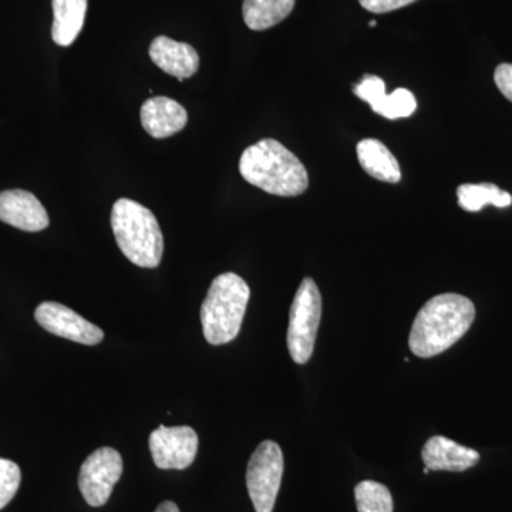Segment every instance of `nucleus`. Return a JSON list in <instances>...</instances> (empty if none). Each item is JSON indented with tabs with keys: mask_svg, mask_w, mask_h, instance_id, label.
I'll list each match as a JSON object with an SVG mask.
<instances>
[{
	"mask_svg": "<svg viewBox=\"0 0 512 512\" xmlns=\"http://www.w3.org/2000/svg\"><path fill=\"white\" fill-rule=\"evenodd\" d=\"M22 473L18 464L0 458V510L6 507L18 493Z\"/></svg>",
	"mask_w": 512,
	"mask_h": 512,
	"instance_id": "nucleus-20",
	"label": "nucleus"
},
{
	"mask_svg": "<svg viewBox=\"0 0 512 512\" xmlns=\"http://www.w3.org/2000/svg\"><path fill=\"white\" fill-rule=\"evenodd\" d=\"M353 93H355V96L359 97L360 100L372 104L386 93V84H384L380 77L366 74L362 82L357 83L356 86L353 87Z\"/></svg>",
	"mask_w": 512,
	"mask_h": 512,
	"instance_id": "nucleus-21",
	"label": "nucleus"
},
{
	"mask_svg": "<svg viewBox=\"0 0 512 512\" xmlns=\"http://www.w3.org/2000/svg\"><path fill=\"white\" fill-rule=\"evenodd\" d=\"M320 316H322V296L312 278H305L293 298L289 313L288 349L293 362L305 365L315 349Z\"/></svg>",
	"mask_w": 512,
	"mask_h": 512,
	"instance_id": "nucleus-5",
	"label": "nucleus"
},
{
	"mask_svg": "<svg viewBox=\"0 0 512 512\" xmlns=\"http://www.w3.org/2000/svg\"><path fill=\"white\" fill-rule=\"evenodd\" d=\"M140 117L144 130L158 140L180 133L188 121L187 110L178 101L163 96L144 101Z\"/></svg>",
	"mask_w": 512,
	"mask_h": 512,
	"instance_id": "nucleus-12",
	"label": "nucleus"
},
{
	"mask_svg": "<svg viewBox=\"0 0 512 512\" xmlns=\"http://www.w3.org/2000/svg\"><path fill=\"white\" fill-rule=\"evenodd\" d=\"M0 221L26 232L43 231L50 222L42 202L23 190L0 192Z\"/></svg>",
	"mask_w": 512,
	"mask_h": 512,
	"instance_id": "nucleus-10",
	"label": "nucleus"
},
{
	"mask_svg": "<svg viewBox=\"0 0 512 512\" xmlns=\"http://www.w3.org/2000/svg\"><path fill=\"white\" fill-rule=\"evenodd\" d=\"M494 80L498 90L503 93L505 99L510 100L512 103V64H500L495 69Z\"/></svg>",
	"mask_w": 512,
	"mask_h": 512,
	"instance_id": "nucleus-23",
	"label": "nucleus"
},
{
	"mask_svg": "<svg viewBox=\"0 0 512 512\" xmlns=\"http://www.w3.org/2000/svg\"><path fill=\"white\" fill-rule=\"evenodd\" d=\"M150 57L156 66L178 80L188 79L198 72L200 56L188 43L175 42L167 36H158L150 46Z\"/></svg>",
	"mask_w": 512,
	"mask_h": 512,
	"instance_id": "nucleus-13",
	"label": "nucleus"
},
{
	"mask_svg": "<svg viewBox=\"0 0 512 512\" xmlns=\"http://www.w3.org/2000/svg\"><path fill=\"white\" fill-rule=\"evenodd\" d=\"M37 323L52 335L59 336L82 345H99L104 339L103 330L82 318L62 303L43 302L35 312Z\"/></svg>",
	"mask_w": 512,
	"mask_h": 512,
	"instance_id": "nucleus-9",
	"label": "nucleus"
},
{
	"mask_svg": "<svg viewBox=\"0 0 512 512\" xmlns=\"http://www.w3.org/2000/svg\"><path fill=\"white\" fill-rule=\"evenodd\" d=\"M284 476V454L275 441H262L251 458L247 470L249 497L256 512L274 511L276 497Z\"/></svg>",
	"mask_w": 512,
	"mask_h": 512,
	"instance_id": "nucleus-6",
	"label": "nucleus"
},
{
	"mask_svg": "<svg viewBox=\"0 0 512 512\" xmlns=\"http://www.w3.org/2000/svg\"><path fill=\"white\" fill-rule=\"evenodd\" d=\"M355 498L359 512H393V498L386 485L362 481L356 485Z\"/></svg>",
	"mask_w": 512,
	"mask_h": 512,
	"instance_id": "nucleus-19",
	"label": "nucleus"
},
{
	"mask_svg": "<svg viewBox=\"0 0 512 512\" xmlns=\"http://www.w3.org/2000/svg\"><path fill=\"white\" fill-rule=\"evenodd\" d=\"M123 474V458L111 447H101L84 461L79 474V488L86 503L103 507Z\"/></svg>",
	"mask_w": 512,
	"mask_h": 512,
	"instance_id": "nucleus-7",
	"label": "nucleus"
},
{
	"mask_svg": "<svg viewBox=\"0 0 512 512\" xmlns=\"http://www.w3.org/2000/svg\"><path fill=\"white\" fill-rule=\"evenodd\" d=\"M417 0H359L362 8L372 13H387L412 5Z\"/></svg>",
	"mask_w": 512,
	"mask_h": 512,
	"instance_id": "nucleus-22",
	"label": "nucleus"
},
{
	"mask_svg": "<svg viewBox=\"0 0 512 512\" xmlns=\"http://www.w3.org/2000/svg\"><path fill=\"white\" fill-rule=\"evenodd\" d=\"M356 151L360 165L370 177L392 184L402 180L399 161L382 141L366 138L357 144Z\"/></svg>",
	"mask_w": 512,
	"mask_h": 512,
	"instance_id": "nucleus-14",
	"label": "nucleus"
},
{
	"mask_svg": "<svg viewBox=\"0 0 512 512\" xmlns=\"http://www.w3.org/2000/svg\"><path fill=\"white\" fill-rule=\"evenodd\" d=\"M457 198L458 205L468 212L481 211L485 205L507 208L512 204L511 194L491 183L460 185Z\"/></svg>",
	"mask_w": 512,
	"mask_h": 512,
	"instance_id": "nucleus-17",
	"label": "nucleus"
},
{
	"mask_svg": "<svg viewBox=\"0 0 512 512\" xmlns=\"http://www.w3.org/2000/svg\"><path fill=\"white\" fill-rule=\"evenodd\" d=\"M370 107L386 119H406L416 111L417 100L410 90L397 89L392 94L384 93L375 103L370 104Z\"/></svg>",
	"mask_w": 512,
	"mask_h": 512,
	"instance_id": "nucleus-18",
	"label": "nucleus"
},
{
	"mask_svg": "<svg viewBox=\"0 0 512 512\" xmlns=\"http://www.w3.org/2000/svg\"><path fill=\"white\" fill-rule=\"evenodd\" d=\"M251 298L247 282L225 272L212 281L201 306L202 332L210 345L232 342L239 335Z\"/></svg>",
	"mask_w": 512,
	"mask_h": 512,
	"instance_id": "nucleus-4",
	"label": "nucleus"
},
{
	"mask_svg": "<svg viewBox=\"0 0 512 512\" xmlns=\"http://www.w3.org/2000/svg\"><path fill=\"white\" fill-rule=\"evenodd\" d=\"M148 443L154 464L161 470H185L197 457L198 436L188 426H160Z\"/></svg>",
	"mask_w": 512,
	"mask_h": 512,
	"instance_id": "nucleus-8",
	"label": "nucleus"
},
{
	"mask_svg": "<svg viewBox=\"0 0 512 512\" xmlns=\"http://www.w3.org/2000/svg\"><path fill=\"white\" fill-rule=\"evenodd\" d=\"M87 0H53L52 37L56 45H72L82 32Z\"/></svg>",
	"mask_w": 512,
	"mask_h": 512,
	"instance_id": "nucleus-15",
	"label": "nucleus"
},
{
	"mask_svg": "<svg viewBox=\"0 0 512 512\" xmlns=\"http://www.w3.org/2000/svg\"><path fill=\"white\" fill-rule=\"evenodd\" d=\"M423 473H424V474H429V473H430V470H429V468H427V467H424Z\"/></svg>",
	"mask_w": 512,
	"mask_h": 512,
	"instance_id": "nucleus-26",
	"label": "nucleus"
},
{
	"mask_svg": "<svg viewBox=\"0 0 512 512\" xmlns=\"http://www.w3.org/2000/svg\"><path fill=\"white\" fill-rule=\"evenodd\" d=\"M424 466L430 471H453L463 473L476 466L480 454L473 448L461 446L456 441L443 436H434L427 440L421 450Z\"/></svg>",
	"mask_w": 512,
	"mask_h": 512,
	"instance_id": "nucleus-11",
	"label": "nucleus"
},
{
	"mask_svg": "<svg viewBox=\"0 0 512 512\" xmlns=\"http://www.w3.org/2000/svg\"><path fill=\"white\" fill-rule=\"evenodd\" d=\"M111 228L120 251L141 268H157L164 252V238L156 215L144 205L120 198L111 211Z\"/></svg>",
	"mask_w": 512,
	"mask_h": 512,
	"instance_id": "nucleus-3",
	"label": "nucleus"
},
{
	"mask_svg": "<svg viewBox=\"0 0 512 512\" xmlns=\"http://www.w3.org/2000/svg\"><path fill=\"white\" fill-rule=\"evenodd\" d=\"M295 0H244L242 15L251 30H266L291 15Z\"/></svg>",
	"mask_w": 512,
	"mask_h": 512,
	"instance_id": "nucleus-16",
	"label": "nucleus"
},
{
	"mask_svg": "<svg viewBox=\"0 0 512 512\" xmlns=\"http://www.w3.org/2000/svg\"><path fill=\"white\" fill-rule=\"evenodd\" d=\"M154 512H180V508L173 501H164V503L158 505L157 510Z\"/></svg>",
	"mask_w": 512,
	"mask_h": 512,
	"instance_id": "nucleus-24",
	"label": "nucleus"
},
{
	"mask_svg": "<svg viewBox=\"0 0 512 512\" xmlns=\"http://www.w3.org/2000/svg\"><path fill=\"white\" fill-rule=\"evenodd\" d=\"M476 319L474 303L458 293H441L417 313L409 336L413 355L429 357L446 352L463 338Z\"/></svg>",
	"mask_w": 512,
	"mask_h": 512,
	"instance_id": "nucleus-1",
	"label": "nucleus"
},
{
	"mask_svg": "<svg viewBox=\"0 0 512 512\" xmlns=\"http://www.w3.org/2000/svg\"><path fill=\"white\" fill-rule=\"evenodd\" d=\"M369 26L370 28H375V26H377L376 20H370Z\"/></svg>",
	"mask_w": 512,
	"mask_h": 512,
	"instance_id": "nucleus-25",
	"label": "nucleus"
},
{
	"mask_svg": "<svg viewBox=\"0 0 512 512\" xmlns=\"http://www.w3.org/2000/svg\"><path fill=\"white\" fill-rule=\"evenodd\" d=\"M239 173L247 183L278 197H298L309 187L305 165L274 138L249 146L239 160Z\"/></svg>",
	"mask_w": 512,
	"mask_h": 512,
	"instance_id": "nucleus-2",
	"label": "nucleus"
}]
</instances>
